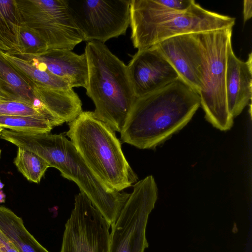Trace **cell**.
<instances>
[{
	"label": "cell",
	"instance_id": "obj_21",
	"mask_svg": "<svg viewBox=\"0 0 252 252\" xmlns=\"http://www.w3.org/2000/svg\"><path fill=\"white\" fill-rule=\"evenodd\" d=\"M14 163L18 170L29 181L39 183L48 168V162L37 154L18 148Z\"/></svg>",
	"mask_w": 252,
	"mask_h": 252
},
{
	"label": "cell",
	"instance_id": "obj_11",
	"mask_svg": "<svg viewBox=\"0 0 252 252\" xmlns=\"http://www.w3.org/2000/svg\"><path fill=\"white\" fill-rule=\"evenodd\" d=\"M180 78L199 94L203 76V55L198 33L175 36L154 46Z\"/></svg>",
	"mask_w": 252,
	"mask_h": 252
},
{
	"label": "cell",
	"instance_id": "obj_10",
	"mask_svg": "<svg viewBox=\"0 0 252 252\" xmlns=\"http://www.w3.org/2000/svg\"><path fill=\"white\" fill-rule=\"evenodd\" d=\"M235 18L207 10L194 1L185 11L132 39L138 50L150 48L167 38L233 28Z\"/></svg>",
	"mask_w": 252,
	"mask_h": 252
},
{
	"label": "cell",
	"instance_id": "obj_25",
	"mask_svg": "<svg viewBox=\"0 0 252 252\" xmlns=\"http://www.w3.org/2000/svg\"><path fill=\"white\" fill-rule=\"evenodd\" d=\"M0 252H18L13 243L0 229Z\"/></svg>",
	"mask_w": 252,
	"mask_h": 252
},
{
	"label": "cell",
	"instance_id": "obj_14",
	"mask_svg": "<svg viewBox=\"0 0 252 252\" xmlns=\"http://www.w3.org/2000/svg\"><path fill=\"white\" fill-rule=\"evenodd\" d=\"M225 90L228 112L234 119L241 113L252 97V54L245 62L234 54L231 41L227 46Z\"/></svg>",
	"mask_w": 252,
	"mask_h": 252
},
{
	"label": "cell",
	"instance_id": "obj_17",
	"mask_svg": "<svg viewBox=\"0 0 252 252\" xmlns=\"http://www.w3.org/2000/svg\"><path fill=\"white\" fill-rule=\"evenodd\" d=\"M0 101H17L33 107L37 99L34 95L31 83L0 53Z\"/></svg>",
	"mask_w": 252,
	"mask_h": 252
},
{
	"label": "cell",
	"instance_id": "obj_8",
	"mask_svg": "<svg viewBox=\"0 0 252 252\" xmlns=\"http://www.w3.org/2000/svg\"><path fill=\"white\" fill-rule=\"evenodd\" d=\"M84 41L102 43L125 34L131 0H65Z\"/></svg>",
	"mask_w": 252,
	"mask_h": 252
},
{
	"label": "cell",
	"instance_id": "obj_13",
	"mask_svg": "<svg viewBox=\"0 0 252 252\" xmlns=\"http://www.w3.org/2000/svg\"><path fill=\"white\" fill-rule=\"evenodd\" d=\"M16 56L62 79L71 88L79 87L86 88L88 65L85 53L78 55L71 50L48 49L40 55Z\"/></svg>",
	"mask_w": 252,
	"mask_h": 252
},
{
	"label": "cell",
	"instance_id": "obj_12",
	"mask_svg": "<svg viewBox=\"0 0 252 252\" xmlns=\"http://www.w3.org/2000/svg\"><path fill=\"white\" fill-rule=\"evenodd\" d=\"M127 66L137 98L180 78L171 64L154 46L138 50Z\"/></svg>",
	"mask_w": 252,
	"mask_h": 252
},
{
	"label": "cell",
	"instance_id": "obj_4",
	"mask_svg": "<svg viewBox=\"0 0 252 252\" xmlns=\"http://www.w3.org/2000/svg\"><path fill=\"white\" fill-rule=\"evenodd\" d=\"M68 126L66 136L92 172L106 186L121 192L137 182L115 131L94 112L82 111Z\"/></svg>",
	"mask_w": 252,
	"mask_h": 252
},
{
	"label": "cell",
	"instance_id": "obj_19",
	"mask_svg": "<svg viewBox=\"0 0 252 252\" xmlns=\"http://www.w3.org/2000/svg\"><path fill=\"white\" fill-rule=\"evenodd\" d=\"M0 229L13 243L18 252H49L27 230L21 218L1 206Z\"/></svg>",
	"mask_w": 252,
	"mask_h": 252
},
{
	"label": "cell",
	"instance_id": "obj_18",
	"mask_svg": "<svg viewBox=\"0 0 252 252\" xmlns=\"http://www.w3.org/2000/svg\"><path fill=\"white\" fill-rule=\"evenodd\" d=\"M22 22L15 0H0V51L22 54L20 32Z\"/></svg>",
	"mask_w": 252,
	"mask_h": 252
},
{
	"label": "cell",
	"instance_id": "obj_32",
	"mask_svg": "<svg viewBox=\"0 0 252 252\" xmlns=\"http://www.w3.org/2000/svg\"><path fill=\"white\" fill-rule=\"evenodd\" d=\"M0 100H1V99H0Z\"/></svg>",
	"mask_w": 252,
	"mask_h": 252
},
{
	"label": "cell",
	"instance_id": "obj_29",
	"mask_svg": "<svg viewBox=\"0 0 252 252\" xmlns=\"http://www.w3.org/2000/svg\"><path fill=\"white\" fill-rule=\"evenodd\" d=\"M3 129V128H2V127H0V130H2Z\"/></svg>",
	"mask_w": 252,
	"mask_h": 252
},
{
	"label": "cell",
	"instance_id": "obj_23",
	"mask_svg": "<svg viewBox=\"0 0 252 252\" xmlns=\"http://www.w3.org/2000/svg\"><path fill=\"white\" fill-rule=\"evenodd\" d=\"M20 38L22 47L21 55L37 56L48 50L47 44L41 38L23 25L20 29Z\"/></svg>",
	"mask_w": 252,
	"mask_h": 252
},
{
	"label": "cell",
	"instance_id": "obj_27",
	"mask_svg": "<svg viewBox=\"0 0 252 252\" xmlns=\"http://www.w3.org/2000/svg\"><path fill=\"white\" fill-rule=\"evenodd\" d=\"M6 195L2 190H0V203H4Z\"/></svg>",
	"mask_w": 252,
	"mask_h": 252
},
{
	"label": "cell",
	"instance_id": "obj_22",
	"mask_svg": "<svg viewBox=\"0 0 252 252\" xmlns=\"http://www.w3.org/2000/svg\"><path fill=\"white\" fill-rule=\"evenodd\" d=\"M0 127L17 131L49 133L54 126L45 119L27 116L0 115Z\"/></svg>",
	"mask_w": 252,
	"mask_h": 252
},
{
	"label": "cell",
	"instance_id": "obj_7",
	"mask_svg": "<svg viewBox=\"0 0 252 252\" xmlns=\"http://www.w3.org/2000/svg\"><path fill=\"white\" fill-rule=\"evenodd\" d=\"M22 25L47 44L48 49L72 50L83 40L65 0H15Z\"/></svg>",
	"mask_w": 252,
	"mask_h": 252
},
{
	"label": "cell",
	"instance_id": "obj_1",
	"mask_svg": "<svg viewBox=\"0 0 252 252\" xmlns=\"http://www.w3.org/2000/svg\"><path fill=\"white\" fill-rule=\"evenodd\" d=\"M200 106L199 94L179 78L137 98L121 139L138 149H155L185 126Z\"/></svg>",
	"mask_w": 252,
	"mask_h": 252
},
{
	"label": "cell",
	"instance_id": "obj_6",
	"mask_svg": "<svg viewBox=\"0 0 252 252\" xmlns=\"http://www.w3.org/2000/svg\"><path fill=\"white\" fill-rule=\"evenodd\" d=\"M133 187L132 192L111 226L110 252H144L149 246L146 226L158 199V187L152 175Z\"/></svg>",
	"mask_w": 252,
	"mask_h": 252
},
{
	"label": "cell",
	"instance_id": "obj_30",
	"mask_svg": "<svg viewBox=\"0 0 252 252\" xmlns=\"http://www.w3.org/2000/svg\"><path fill=\"white\" fill-rule=\"evenodd\" d=\"M2 130H0V136L1 135V132Z\"/></svg>",
	"mask_w": 252,
	"mask_h": 252
},
{
	"label": "cell",
	"instance_id": "obj_15",
	"mask_svg": "<svg viewBox=\"0 0 252 252\" xmlns=\"http://www.w3.org/2000/svg\"><path fill=\"white\" fill-rule=\"evenodd\" d=\"M193 0H131V39L187 10Z\"/></svg>",
	"mask_w": 252,
	"mask_h": 252
},
{
	"label": "cell",
	"instance_id": "obj_5",
	"mask_svg": "<svg viewBox=\"0 0 252 252\" xmlns=\"http://www.w3.org/2000/svg\"><path fill=\"white\" fill-rule=\"evenodd\" d=\"M233 28L198 33L203 55V76L199 93L206 120L221 131L230 129L233 118L227 106L225 76L227 50Z\"/></svg>",
	"mask_w": 252,
	"mask_h": 252
},
{
	"label": "cell",
	"instance_id": "obj_31",
	"mask_svg": "<svg viewBox=\"0 0 252 252\" xmlns=\"http://www.w3.org/2000/svg\"><path fill=\"white\" fill-rule=\"evenodd\" d=\"M0 154H1V150H0Z\"/></svg>",
	"mask_w": 252,
	"mask_h": 252
},
{
	"label": "cell",
	"instance_id": "obj_2",
	"mask_svg": "<svg viewBox=\"0 0 252 252\" xmlns=\"http://www.w3.org/2000/svg\"><path fill=\"white\" fill-rule=\"evenodd\" d=\"M4 139L37 154L50 167L58 169L62 176L77 184L110 226L114 223L130 194L117 191L98 179L63 133L8 130Z\"/></svg>",
	"mask_w": 252,
	"mask_h": 252
},
{
	"label": "cell",
	"instance_id": "obj_3",
	"mask_svg": "<svg viewBox=\"0 0 252 252\" xmlns=\"http://www.w3.org/2000/svg\"><path fill=\"white\" fill-rule=\"evenodd\" d=\"M86 93L95 105L94 113L115 131L121 132L137 99L127 66L103 43L88 42Z\"/></svg>",
	"mask_w": 252,
	"mask_h": 252
},
{
	"label": "cell",
	"instance_id": "obj_26",
	"mask_svg": "<svg viewBox=\"0 0 252 252\" xmlns=\"http://www.w3.org/2000/svg\"><path fill=\"white\" fill-rule=\"evenodd\" d=\"M243 13L244 22L245 23L252 17V0H244Z\"/></svg>",
	"mask_w": 252,
	"mask_h": 252
},
{
	"label": "cell",
	"instance_id": "obj_20",
	"mask_svg": "<svg viewBox=\"0 0 252 252\" xmlns=\"http://www.w3.org/2000/svg\"><path fill=\"white\" fill-rule=\"evenodd\" d=\"M0 54L32 84L57 89H69V85L62 79L47 70L41 69L28 61L16 56L0 52Z\"/></svg>",
	"mask_w": 252,
	"mask_h": 252
},
{
	"label": "cell",
	"instance_id": "obj_28",
	"mask_svg": "<svg viewBox=\"0 0 252 252\" xmlns=\"http://www.w3.org/2000/svg\"><path fill=\"white\" fill-rule=\"evenodd\" d=\"M4 186V185L1 182L0 180V189H2Z\"/></svg>",
	"mask_w": 252,
	"mask_h": 252
},
{
	"label": "cell",
	"instance_id": "obj_16",
	"mask_svg": "<svg viewBox=\"0 0 252 252\" xmlns=\"http://www.w3.org/2000/svg\"><path fill=\"white\" fill-rule=\"evenodd\" d=\"M34 96L56 118L70 122L82 111V102L73 88L57 89L32 84Z\"/></svg>",
	"mask_w": 252,
	"mask_h": 252
},
{
	"label": "cell",
	"instance_id": "obj_9",
	"mask_svg": "<svg viewBox=\"0 0 252 252\" xmlns=\"http://www.w3.org/2000/svg\"><path fill=\"white\" fill-rule=\"evenodd\" d=\"M111 226L82 192L65 224L60 252H110Z\"/></svg>",
	"mask_w": 252,
	"mask_h": 252
},
{
	"label": "cell",
	"instance_id": "obj_24",
	"mask_svg": "<svg viewBox=\"0 0 252 252\" xmlns=\"http://www.w3.org/2000/svg\"><path fill=\"white\" fill-rule=\"evenodd\" d=\"M0 115L27 116L49 121L33 107L17 101H0Z\"/></svg>",
	"mask_w": 252,
	"mask_h": 252
}]
</instances>
